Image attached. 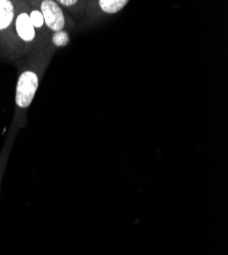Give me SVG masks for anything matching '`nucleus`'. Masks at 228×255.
<instances>
[{
  "label": "nucleus",
  "instance_id": "f257e3e1",
  "mask_svg": "<svg viewBox=\"0 0 228 255\" xmlns=\"http://www.w3.org/2000/svg\"><path fill=\"white\" fill-rule=\"evenodd\" d=\"M30 5L25 2H15L14 32L18 48L31 49L37 39V33L29 15Z\"/></svg>",
  "mask_w": 228,
  "mask_h": 255
},
{
  "label": "nucleus",
  "instance_id": "20e7f679",
  "mask_svg": "<svg viewBox=\"0 0 228 255\" xmlns=\"http://www.w3.org/2000/svg\"><path fill=\"white\" fill-rule=\"evenodd\" d=\"M41 13L43 15L46 29L53 33L63 31L66 26V18L63 9L56 1L43 0L39 4Z\"/></svg>",
  "mask_w": 228,
  "mask_h": 255
},
{
  "label": "nucleus",
  "instance_id": "f03ea898",
  "mask_svg": "<svg viewBox=\"0 0 228 255\" xmlns=\"http://www.w3.org/2000/svg\"><path fill=\"white\" fill-rule=\"evenodd\" d=\"M15 2L10 0H0V45L13 50L18 48L14 32Z\"/></svg>",
  "mask_w": 228,
  "mask_h": 255
},
{
  "label": "nucleus",
  "instance_id": "6e6552de",
  "mask_svg": "<svg viewBox=\"0 0 228 255\" xmlns=\"http://www.w3.org/2000/svg\"><path fill=\"white\" fill-rule=\"evenodd\" d=\"M57 3L66 7H73L78 4V1H75V0H60Z\"/></svg>",
  "mask_w": 228,
  "mask_h": 255
},
{
  "label": "nucleus",
  "instance_id": "423d86ee",
  "mask_svg": "<svg viewBox=\"0 0 228 255\" xmlns=\"http://www.w3.org/2000/svg\"><path fill=\"white\" fill-rule=\"evenodd\" d=\"M100 9L108 14H114L119 12L128 3L126 0H100L97 2Z\"/></svg>",
  "mask_w": 228,
  "mask_h": 255
},
{
  "label": "nucleus",
  "instance_id": "39448f33",
  "mask_svg": "<svg viewBox=\"0 0 228 255\" xmlns=\"http://www.w3.org/2000/svg\"><path fill=\"white\" fill-rule=\"evenodd\" d=\"M29 15L31 18V22L33 24V27L37 33V35H44L46 32V26L44 23V18L42 13L40 11V8L34 7V5L31 7L29 10Z\"/></svg>",
  "mask_w": 228,
  "mask_h": 255
},
{
  "label": "nucleus",
  "instance_id": "7ed1b4c3",
  "mask_svg": "<svg viewBox=\"0 0 228 255\" xmlns=\"http://www.w3.org/2000/svg\"><path fill=\"white\" fill-rule=\"evenodd\" d=\"M39 78L34 71L20 74L15 88V103L19 109H28L38 89Z\"/></svg>",
  "mask_w": 228,
  "mask_h": 255
},
{
  "label": "nucleus",
  "instance_id": "0eeeda50",
  "mask_svg": "<svg viewBox=\"0 0 228 255\" xmlns=\"http://www.w3.org/2000/svg\"><path fill=\"white\" fill-rule=\"evenodd\" d=\"M52 43L57 47L66 46L69 43V34L66 31H59L52 36Z\"/></svg>",
  "mask_w": 228,
  "mask_h": 255
}]
</instances>
